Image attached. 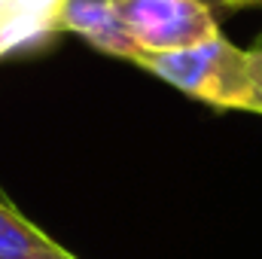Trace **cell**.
<instances>
[{
  "label": "cell",
  "instance_id": "1",
  "mask_svg": "<svg viewBox=\"0 0 262 259\" xmlns=\"http://www.w3.org/2000/svg\"><path fill=\"white\" fill-rule=\"evenodd\" d=\"M134 64L201 104L262 116V52L256 46L241 49L220 34L177 52H140Z\"/></svg>",
  "mask_w": 262,
  "mask_h": 259
},
{
  "label": "cell",
  "instance_id": "2",
  "mask_svg": "<svg viewBox=\"0 0 262 259\" xmlns=\"http://www.w3.org/2000/svg\"><path fill=\"white\" fill-rule=\"evenodd\" d=\"M110 6L140 52H177L220 37L216 12L204 0H110Z\"/></svg>",
  "mask_w": 262,
  "mask_h": 259
},
{
  "label": "cell",
  "instance_id": "3",
  "mask_svg": "<svg viewBox=\"0 0 262 259\" xmlns=\"http://www.w3.org/2000/svg\"><path fill=\"white\" fill-rule=\"evenodd\" d=\"M58 28L82 37L89 46H95L107 55H116V58L134 61L140 52L128 28L110 6V0H67Z\"/></svg>",
  "mask_w": 262,
  "mask_h": 259
},
{
  "label": "cell",
  "instance_id": "4",
  "mask_svg": "<svg viewBox=\"0 0 262 259\" xmlns=\"http://www.w3.org/2000/svg\"><path fill=\"white\" fill-rule=\"evenodd\" d=\"M58 250V241H52L40 226L21 217V210H15L0 195V259H37Z\"/></svg>",
  "mask_w": 262,
  "mask_h": 259
},
{
  "label": "cell",
  "instance_id": "5",
  "mask_svg": "<svg viewBox=\"0 0 262 259\" xmlns=\"http://www.w3.org/2000/svg\"><path fill=\"white\" fill-rule=\"evenodd\" d=\"M64 3L67 0H9V12L28 15V18H37V21H49V25L58 28L61 12H64Z\"/></svg>",
  "mask_w": 262,
  "mask_h": 259
},
{
  "label": "cell",
  "instance_id": "6",
  "mask_svg": "<svg viewBox=\"0 0 262 259\" xmlns=\"http://www.w3.org/2000/svg\"><path fill=\"white\" fill-rule=\"evenodd\" d=\"M213 12H232V9H244V6H262V0H204Z\"/></svg>",
  "mask_w": 262,
  "mask_h": 259
},
{
  "label": "cell",
  "instance_id": "7",
  "mask_svg": "<svg viewBox=\"0 0 262 259\" xmlns=\"http://www.w3.org/2000/svg\"><path fill=\"white\" fill-rule=\"evenodd\" d=\"M37 259H76V256H73L70 250H64V247H61L58 253H46V256H37Z\"/></svg>",
  "mask_w": 262,
  "mask_h": 259
},
{
  "label": "cell",
  "instance_id": "8",
  "mask_svg": "<svg viewBox=\"0 0 262 259\" xmlns=\"http://www.w3.org/2000/svg\"><path fill=\"white\" fill-rule=\"evenodd\" d=\"M9 15V0H0V21Z\"/></svg>",
  "mask_w": 262,
  "mask_h": 259
},
{
  "label": "cell",
  "instance_id": "9",
  "mask_svg": "<svg viewBox=\"0 0 262 259\" xmlns=\"http://www.w3.org/2000/svg\"><path fill=\"white\" fill-rule=\"evenodd\" d=\"M256 49H259V52H262V37H259V43H256Z\"/></svg>",
  "mask_w": 262,
  "mask_h": 259
}]
</instances>
